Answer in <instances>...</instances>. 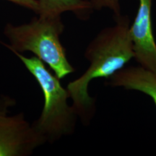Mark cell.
I'll return each instance as SVG.
<instances>
[{
  "mask_svg": "<svg viewBox=\"0 0 156 156\" xmlns=\"http://www.w3.org/2000/svg\"><path fill=\"white\" fill-rule=\"evenodd\" d=\"M5 1L14 3L20 7L30 9V10L34 12L36 14H38V0H5Z\"/></svg>",
  "mask_w": 156,
  "mask_h": 156,
  "instance_id": "9",
  "label": "cell"
},
{
  "mask_svg": "<svg viewBox=\"0 0 156 156\" xmlns=\"http://www.w3.org/2000/svg\"><path fill=\"white\" fill-rule=\"evenodd\" d=\"M64 30L61 16L38 15L28 23H7L4 28V35L9 44L0 43L11 51L31 52L62 80L75 71L60 41Z\"/></svg>",
  "mask_w": 156,
  "mask_h": 156,
  "instance_id": "2",
  "label": "cell"
},
{
  "mask_svg": "<svg viewBox=\"0 0 156 156\" xmlns=\"http://www.w3.org/2000/svg\"><path fill=\"white\" fill-rule=\"evenodd\" d=\"M93 9L101 10L102 9H108L112 11L114 17L122 15L121 11V0H90Z\"/></svg>",
  "mask_w": 156,
  "mask_h": 156,
  "instance_id": "8",
  "label": "cell"
},
{
  "mask_svg": "<svg viewBox=\"0 0 156 156\" xmlns=\"http://www.w3.org/2000/svg\"><path fill=\"white\" fill-rule=\"evenodd\" d=\"M105 85L143 93L151 98L156 108V75L140 65L126 66L106 79Z\"/></svg>",
  "mask_w": 156,
  "mask_h": 156,
  "instance_id": "6",
  "label": "cell"
},
{
  "mask_svg": "<svg viewBox=\"0 0 156 156\" xmlns=\"http://www.w3.org/2000/svg\"><path fill=\"white\" fill-rule=\"evenodd\" d=\"M32 75L44 95V106L38 119L33 125L46 142L54 143L75 132L78 115L68 103L69 95L67 88L52 70L36 56L27 57L12 51Z\"/></svg>",
  "mask_w": 156,
  "mask_h": 156,
  "instance_id": "3",
  "label": "cell"
},
{
  "mask_svg": "<svg viewBox=\"0 0 156 156\" xmlns=\"http://www.w3.org/2000/svg\"><path fill=\"white\" fill-rule=\"evenodd\" d=\"M137 11L129 33L134 59L140 67L156 75V42L152 20L153 0H138Z\"/></svg>",
  "mask_w": 156,
  "mask_h": 156,
  "instance_id": "5",
  "label": "cell"
},
{
  "mask_svg": "<svg viewBox=\"0 0 156 156\" xmlns=\"http://www.w3.org/2000/svg\"><path fill=\"white\" fill-rule=\"evenodd\" d=\"M114 18V24L102 29L85 48L84 56L90 63L88 68L66 87L72 106L85 125L90 123L96 111L95 99L88 93L90 82L108 79L134 58L129 17L122 15Z\"/></svg>",
  "mask_w": 156,
  "mask_h": 156,
  "instance_id": "1",
  "label": "cell"
},
{
  "mask_svg": "<svg viewBox=\"0 0 156 156\" xmlns=\"http://www.w3.org/2000/svg\"><path fill=\"white\" fill-rule=\"evenodd\" d=\"M38 15L61 16L71 12L77 18L86 20L94 10L90 0H38Z\"/></svg>",
  "mask_w": 156,
  "mask_h": 156,
  "instance_id": "7",
  "label": "cell"
},
{
  "mask_svg": "<svg viewBox=\"0 0 156 156\" xmlns=\"http://www.w3.org/2000/svg\"><path fill=\"white\" fill-rule=\"evenodd\" d=\"M15 103L9 96L0 98V156H29L46 143L24 113L9 115V107Z\"/></svg>",
  "mask_w": 156,
  "mask_h": 156,
  "instance_id": "4",
  "label": "cell"
}]
</instances>
